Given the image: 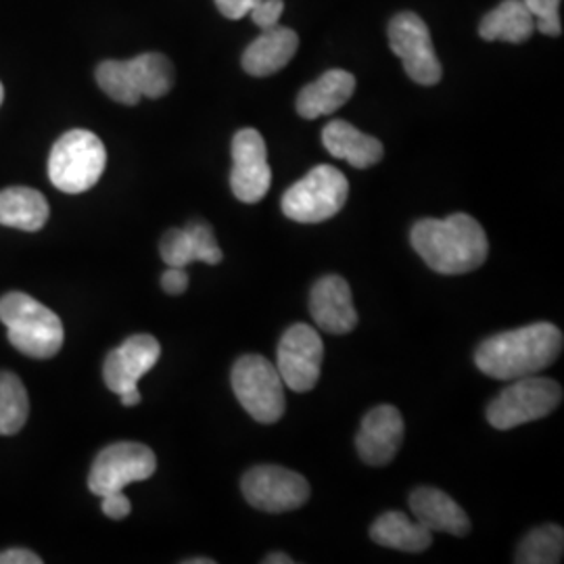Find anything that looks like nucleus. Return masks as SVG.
Wrapping results in <instances>:
<instances>
[{
  "label": "nucleus",
  "mask_w": 564,
  "mask_h": 564,
  "mask_svg": "<svg viewBox=\"0 0 564 564\" xmlns=\"http://www.w3.org/2000/svg\"><path fill=\"white\" fill-rule=\"evenodd\" d=\"M563 402V387L545 377L514 379L487 405V421L498 431H510L521 424L540 421Z\"/></svg>",
  "instance_id": "6e6552de"
},
{
  "label": "nucleus",
  "mask_w": 564,
  "mask_h": 564,
  "mask_svg": "<svg viewBox=\"0 0 564 564\" xmlns=\"http://www.w3.org/2000/svg\"><path fill=\"white\" fill-rule=\"evenodd\" d=\"M120 400L121 403H123V405H128V408H132V405H139L142 400L139 387H137V389H130V391H126V393H121Z\"/></svg>",
  "instance_id": "473e14b6"
},
{
  "label": "nucleus",
  "mask_w": 564,
  "mask_h": 564,
  "mask_svg": "<svg viewBox=\"0 0 564 564\" xmlns=\"http://www.w3.org/2000/svg\"><path fill=\"white\" fill-rule=\"evenodd\" d=\"M356 93V76L345 69H328L318 80L303 86L297 95V113L305 120H316L339 111Z\"/></svg>",
  "instance_id": "aec40b11"
},
{
  "label": "nucleus",
  "mask_w": 564,
  "mask_h": 564,
  "mask_svg": "<svg viewBox=\"0 0 564 564\" xmlns=\"http://www.w3.org/2000/svg\"><path fill=\"white\" fill-rule=\"evenodd\" d=\"M186 564H214L212 558H191V561H184Z\"/></svg>",
  "instance_id": "f704fd0d"
},
{
  "label": "nucleus",
  "mask_w": 564,
  "mask_h": 564,
  "mask_svg": "<svg viewBox=\"0 0 564 564\" xmlns=\"http://www.w3.org/2000/svg\"><path fill=\"white\" fill-rule=\"evenodd\" d=\"M107 151L90 130H69L55 142L48 155V178L63 193L80 195L101 181Z\"/></svg>",
  "instance_id": "39448f33"
},
{
  "label": "nucleus",
  "mask_w": 564,
  "mask_h": 564,
  "mask_svg": "<svg viewBox=\"0 0 564 564\" xmlns=\"http://www.w3.org/2000/svg\"><path fill=\"white\" fill-rule=\"evenodd\" d=\"M162 345L151 335H134L121 343L102 364V381L113 393L137 389L139 381L160 362Z\"/></svg>",
  "instance_id": "4468645a"
},
{
  "label": "nucleus",
  "mask_w": 564,
  "mask_h": 564,
  "mask_svg": "<svg viewBox=\"0 0 564 564\" xmlns=\"http://www.w3.org/2000/svg\"><path fill=\"white\" fill-rule=\"evenodd\" d=\"M0 323L7 326L9 343L23 356L48 360L63 347L65 330L59 316L20 291L0 297Z\"/></svg>",
  "instance_id": "7ed1b4c3"
},
{
  "label": "nucleus",
  "mask_w": 564,
  "mask_h": 564,
  "mask_svg": "<svg viewBox=\"0 0 564 564\" xmlns=\"http://www.w3.org/2000/svg\"><path fill=\"white\" fill-rule=\"evenodd\" d=\"M226 20H242L260 0H214Z\"/></svg>",
  "instance_id": "c756f323"
},
{
  "label": "nucleus",
  "mask_w": 564,
  "mask_h": 564,
  "mask_svg": "<svg viewBox=\"0 0 564 564\" xmlns=\"http://www.w3.org/2000/svg\"><path fill=\"white\" fill-rule=\"evenodd\" d=\"M370 538L375 544L402 552H423L433 544V533L429 529L395 510L384 512L370 524Z\"/></svg>",
  "instance_id": "b1692460"
},
{
  "label": "nucleus",
  "mask_w": 564,
  "mask_h": 564,
  "mask_svg": "<svg viewBox=\"0 0 564 564\" xmlns=\"http://www.w3.org/2000/svg\"><path fill=\"white\" fill-rule=\"evenodd\" d=\"M284 11V0H260L251 11L249 18L260 28L268 30L272 25H279Z\"/></svg>",
  "instance_id": "cd10ccee"
},
{
  "label": "nucleus",
  "mask_w": 564,
  "mask_h": 564,
  "mask_svg": "<svg viewBox=\"0 0 564 564\" xmlns=\"http://www.w3.org/2000/svg\"><path fill=\"white\" fill-rule=\"evenodd\" d=\"M535 32V21L523 0H502L479 23V36L487 42L502 41L521 44Z\"/></svg>",
  "instance_id": "5701e85b"
},
{
  "label": "nucleus",
  "mask_w": 564,
  "mask_h": 564,
  "mask_svg": "<svg viewBox=\"0 0 564 564\" xmlns=\"http://www.w3.org/2000/svg\"><path fill=\"white\" fill-rule=\"evenodd\" d=\"M162 289L167 295H182L188 289V274L184 268H172L163 272Z\"/></svg>",
  "instance_id": "7c9ffc66"
},
{
  "label": "nucleus",
  "mask_w": 564,
  "mask_h": 564,
  "mask_svg": "<svg viewBox=\"0 0 564 564\" xmlns=\"http://www.w3.org/2000/svg\"><path fill=\"white\" fill-rule=\"evenodd\" d=\"M102 93L121 105L141 99H162L174 86V65L162 53H144L134 59L102 61L97 67Z\"/></svg>",
  "instance_id": "20e7f679"
},
{
  "label": "nucleus",
  "mask_w": 564,
  "mask_h": 564,
  "mask_svg": "<svg viewBox=\"0 0 564 564\" xmlns=\"http://www.w3.org/2000/svg\"><path fill=\"white\" fill-rule=\"evenodd\" d=\"M410 242L431 270L445 276L468 274L481 268L489 256L484 226L468 214L421 220L412 226Z\"/></svg>",
  "instance_id": "f03ea898"
},
{
  "label": "nucleus",
  "mask_w": 564,
  "mask_h": 564,
  "mask_svg": "<svg viewBox=\"0 0 564 564\" xmlns=\"http://www.w3.org/2000/svg\"><path fill=\"white\" fill-rule=\"evenodd\" d=\"M272 184V167L262 134L253 128H242L232 139V172L230 188L242 203L262 202Z\"/></svg>",
  "instance_id": "ddd939ff"
},
{
  "label": "nucleus",
  "mask_w": 564,
  "mask_h": 564,
  "mask_svg": "<svg viewBox=\"0 0 564 564\" xmlns=\"http://www.w3.org/2000/svg\"><path fill=\"white\" fill-rule=\"evenodd\" d=\"M300 48V36L295 30L284 25H272L262 30V34L251 42L242 53V69L249 76L265 78L279 74L289 61L295 57Z\"/></svg>",
  "instance_id": "a211bd4d"
},
{
  "label": "nucleus",
  "mask_w": 564,
  "mask_h": 564,
  "mask_svg": "<svg viewBox=\"0 0 564 564\" xmlns=\"http://www.w3.org/2000/svg\"><path fill=\"white\" fill-rule=\"evenodd\" d=\"M310 314L318 328L330 335H347L358 326L351 289L341 276L328 274L312 286Z\"/></svg>",
  "instance_id": "dca6fc26"
},
{
  "label": "nucleus",
  "mask_w": 564,
  "mask_h": 564,
  "mask_svg": "<svg viewBox=\"0 0 564 564\" xmlns=\"http://www.w3.org/2000/svg\"><path fill=\"white\" fill-rule=\"evenodd\" d=\"M2 99H4V88H2V84H0V105H2Z\"/></svg>",
  "instance_id": "c9c22d12"
},
{
  "label": "nucleus",
  "mask_w": 564,
  "mask_h": 564,
  "mask_svg": "<svg viewBox=\"0 0 564 564\" xmlns=\"http://www.w3.org/2000/svg\"><path fill=\"white\" fill-rule=\"evenodd\" d=\"M410 510L414 519L431 533H449L463 538L470 531L468 514L447 494L435 487H419L410 494Z\"/></svg>",
  "instance_id": "6ab92c4d"
},
{
  "label": "nucleus",
  "mask_w": 564,
  "mask_h": 564,
  "mask_svg": "<svg viewBox=\"0 0 564 564\" xmlns=\"http://www.w3.org/2000/svg\"><path fill=\"white\" fill-rule=\"evenodd\" d=\"M563 345V330L554 324H529L485 339L475 351V364L485 377L514 381L550 368Z\"/></svg>",
  "instance_id": "f257e3e1"
},
{
  "label": "nucleus",
  "mask_w": 564,
  "mask_h": 564,
  "mask_svg": "<svg viewBox=\"0 0 564 564\" xmlns=\"http://www.w3.org/2000/svg\"><path fill=\"white\" fill-rule=\"evenodd\" d=\"M232 391L256 423H279L286 408L284 383L276 366L260 354H247L232 366Z\"/></svg>",
  "instance_id": "0eeeda50"
},
{
  "label": "nucleus",
  "mask_w": 564,
  "mask_h": 564,
  "mask_svg": "<svg viewBox=\"0 0 564 564\" xmlns=\"http://www.w3.org/2000/svg\"><path fill=\"white\" fill-rule=\"evenodd\" d=\"M160 253L163 262L172 268H186L193 262L216 265L224 260L214 228L205 223H193L186 228L167 230L160 241Z\"/></svg>",
  "instance_id": "f3484780"
},
{
  "label": "nucleus",
  "mask_w": 564,
  "mask_h": 564,
  "mask_svg": "<svg viewBox=\"0 0 564 564\" xmlns=\"http://www.w3.org/2000/svg\"><path fill=\"white\" fill-rule=\"evenodd\" d=\"M403 442V416L395 405H377L364 416L356 435V449L364 463L384 466L393 463Z\"/></svg>",
  "instance_id": "2eb2a0df"
},
{
  "label": "nucleus",
  "mask_w": 564,
  "mask_h": 564,
  "mask_svg": "<svg viewBox=\"0 0 564 564\" xmlns=\"http://www.w3.org/2000/svg\"><path fill=\"white\" fill-rule=\"evenodd\" d=\"M48 203L41 191L11 186L0 191V224L25 232H39L48 220Z\"/></svg>",
  "instance_id": "4be33fe9"
},
{
  "label": "nucleus",
  "mask_w": 564,
  "mask_h": 564,
  "mask_svg": "<svg viewBox=\"0 0 564 564\" xmlns=\"http://www.w3.org/2000/svg\"><path fill=\"white\" fill-rule=\"evenodd\" d=\"M387 36L391 51L402 59L405 74L423 86L440 84L444 69L437 59L429 25L412 11H402L389 21Z\"/></svg>",
  "instance_id": "1a4fd4ad"
},
{
  "label": "nucleus",
  "mask_w": 564,
  "mask_h": 564,
  "mask_svg": "<svg viewBox=\"0 0 564 564\" xmlns=\"http://www.w3.org/2000/svg\"><path fill=\"white\" fill-rule=\"evenodd\" d=\"M324 149L343 162L366 170L383 160L384 149L379 139L364 134L349 121L333 120L324 126Z\"/></svg>",
  "instance_id": "412c9836"
},
{
  "label": "nucleus",
  "mask_w": 564,
  "mask_h": 564,
  "mask_svg": "<svg viewBox=\"0 0 564 564\" xmlns=\"http://www.w3.org/2000/svg\"><path fill=\"white\" fill-rule=\"evenodd\" d=\"M42 558L39 554L23 550V547H15V550H7L0 552V564H41Z\"/></svg>",
  "instance_id": "2f4dec72"
},
{
  "label": "nucleus",
  "mask_w": 564,
  "mask_h": 564,
  "mask_svg": "<svg viewBox=\"0 0 564 564\" xmlns=\"http://www.w3.org/2000/svg\"><path fill=\"white\" fill-rule=\"evenodd\" d=\"M241 491L249 505L270 514L297 510L310 500L305 477L276 464L249 468L242 477Z\"/></svg>",
  "instance_id": "9b49d317"
},
{
  "label": "nucleus",
  "mask_w": 564,
  "mask_h": 564,
  "mask_svg": "<svg viewBox=\"0 0 564 564\" xmlns=\"http://www.w3.org/2000/svg\"><path fill=\"white\" fill-rule=\"evenodd\" d=\"M524 7L533 15L535 30L550 39H558L563 34L561 23V0H523Z\"/></svg>",
  "instance_id": "bb28decb"
},
{
  "label": "nucleus",
  "mask_w": 564,
  "mask_h": 564,
  "mask_svg": "<svg viewBox=\"0 0 564 564\" xmlns=\"http://www.w3.org/2000/svg\"><path fill=\"white\" fill-rule=\"evenodd\" d=\"M263 564H293V558H291V556H286V554L276 552V554L265 556V558H263Z\"/></svg>",
  "instance_id": "72a5a7b5"
},
{
  "label": "nucleus",
  "mask_w": 564,
  "mask_h": 564,
  "mask_svg": "<svg viewBox=\"0 0 564 564\" xmlns=\"http://www.w3.org/2000/svg\"><path fill=\"white\" fill-rule=\"evenodd\" d=\"M564 531L556 524H544L527 533L514 563L519 564H556L563 561Z\"/></svg>",
  "instance_id": "393cba45"
},
{
  "label": "nucleus",
  "mask_w": 564,
  "mask_h": 564,
  "mask_svg": "<svg viewBox=\"0 0 564 564\" xmlns=\"http://www.w3.org/2000/svg\"><path fill=\"white\" fill-rule=\"evenodd\" d=\"M30 414L28 391L20 377L13 372H0V435H15L23 429Z\"/></svg>",
  "instance_id": "a878e982"
},
{
  "label": "nucleus",
  "mask_w": 564,
  "mask_h": 564,
  "mask_svg": "<svg viewBox=\"0 0 564 564\" xmlns=\"http://www.w3.org/2000/svg\"><path fill=\"white\" fill-rule=\"evenodd\" d=\"M349 195V182L333 165H316L282 195V214L300 224H321L335 218Z\"/></svg>",
  "instance_id": "423d86ee"
},
{
  "label": "nucleus",
  "mask_w": 564,
  "mask_h": 564,
  "mask_svg": "<svg viewBox=\"0 0 564 564\" xmlns=\"http://www.w3.org/2000/svg\"><path fill=\"white\" fill-rule=\"evenodd\" d=\"M101 508L102 512H105L109 519L121 521V519H126V517L130 514L132 505H130V500L123 496V491H113V494L102 496Z\"/></svg>",
  "instance_id": "c85d7f7f"
},
{
  "label": "nucleus",
  "mask_w": 564,
  "mask_h": 564,
  "mask_svg": "<svg viewBox=\"0 0 564 564\" xmlns=\"http://www.w3.org/2000/svg\"><path fill=\"white\" fill-rule=\"evenodd\" d=\"M155 470L158 458L151 447L134 442L107 445L93 463L88 489L102 498L107 494L121 491L126 485L139 484L153 477Z\"/></svg>",
  "instance_id": "9d476101"
},
{
  "label": "nucleus",
  "mask_w": 564,
  "mask_h": 564,
  "mask_svg": "<svg viewBox=\"0 0 564 564\" xmlns=\"http://www.w3.org/2000/svg\"><path fill=\"white\" fill-rule=\"evenodd\" d=\"M324 343L310 324H293L284 330L276 349V370L282 383L295 393L312 391L323 370Z\"/></svg>",
  "instance_id": "f8f14e48"
}]
</instances>
